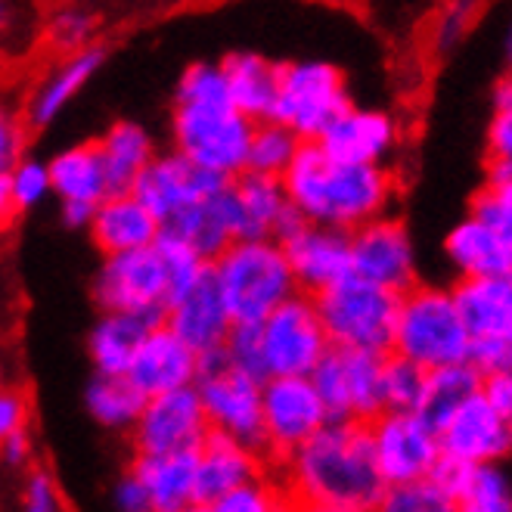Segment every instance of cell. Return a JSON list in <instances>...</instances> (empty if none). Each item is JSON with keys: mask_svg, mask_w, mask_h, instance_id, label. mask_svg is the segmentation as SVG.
I'll return each mask as SVG.
<instances>
[{"mask_svg": "<svg viewBox=\"0 0 512 512\" xmlns=\"http://www.w3.org/2000/svg\"><path fill=\"white\" fill-rule=\"evenodd\" d=\"M184 512H218V506L215 503H202V500H196L190 509H184Z\"/></svg>", "mask_w": 512, "mask_h": 512, "instance_id": "obj_57", "label": "cell"}, {"mask_svg": "<svg viewBox=\"0 0 512 512\" xmlns=\"http://www.w3.org/2000/svg\"><path fill=\"white\" fill-rule=\"evenodd\" d=\"M32 460H35L32 429L10 435L7 441H0V463H4L7 469H28V466H32Z\"/></svg>", "mask_w": 512, "mask_h": 512, "instance_id": "obj_52", "label": "cell"}, {"mask_svg": "<svg viewBox=\"0 0 512 512\" xmlns=\"http://www.w3.org/2000/svg\"><path fill=\"white\" fill-rule=\"evenodd\" d=\"M32 429V401L10 382H0V441Z\"/></svg>", "mask_w": 512, "mask_h": 512, "instance_id": "obj_47", "label": "cell"}, {"mask_svg": "<svg viewBox=\"0 0 512 512\" xmlns=\"http://www.w3.org/2000/svg\"><path fill=\"white\" fill-rule=\"evenodd\" d=\"M348 103L345 75L333 63H320V59L283 63L270 122H280L298 140H317Z\"/></svg>", "mask_w": 512, "mask_h": 512, "instance_id": "obj_7", "label": "cell"}, {"mask_svg": "<svg viewBox=\"0 0 512 512\" xmlns=\"http://www.w3.org/2000/svg\"><path fill=\"white\" fill-rule=\"evenodd\" d=\"M481 0H447L435 19V50H454L466 41L478 19Z\"/></svg>", "mask_w": 512, "mask_h": 512, "instance_id": "obj_44", "label": "cell"}, {"mask_svg": "<svg viewBox=\"0 0 512 512\" xmlns=\"http://www.w3.org/2000/svg\"><path fill=\"white\" fill-rule=\"evenodd\" d=\"M426 376L429 370H423L395 351H388L382 357V407L416 413L426 391Z\"/></svg>", "mask_w": 512, "mask_h": 512, "instance_id": "obj_39", "label": "cell"}, {"mask_svg": "<svg viewBox=\"0 0 512 512\" xmlns=\"http://www.w3.org/2000/svg\"><path fill=\"white\" fill-rule=\"evenodd\" d=\"M19 512H66L63 485L47 466H28L19 491Z\"/></svg>", "mask_w": 512, "mask_h": 512, "instance_id": "obj_43", "label": "cell"}, {"mask_svg": "<svg viewBox=\"0 0 512 512\" xmlns=\"http://www.w3.org/2000/svg\"><path fill=\"white\" fill-rule=\"evenodd\" d=\"M103 47H81L66 53L59 63L50 69V75L41 78V84L35 87L32 100H28V125L32 128H44L53 118L63 112L75 97L78 90L94 78V72L103 66Z\"/></svg>", "mask_w": 512, "mask_h": 512, "instance_id": "obj_28", "label": "cell"}, {"mask_svg": "<svg viewBox=\"0 0 512 512\" xmlns=\"http://www.w3.org/2000/svg\"><path fill=\"white\" fill-rule=\"evenodd\" d=\"M112 509L115 512H149L146 488H143V481L137 478V472L131 466L115 478V485H112Z\"/></svg>", "mask_w": 512, "mask_h": 512, "instance_id": "obj_49", "label": "cell"}, {"mask_svg": "<svg viewBox=\"0 0 512 512\" xmlns=\"http://www.w3.org/2000/svg\"><path fill=\"white\" fill-rule=\"evenodd\" d=\"M267 469V457L258 447H249L221 432H208L196 447V494L202 503H218L233 488Z\"/></svg>", "mask_w": 512, "mask_h": 512, "instance_id": "obj_24", "label": "cell"}, {"mask_svg": "<svg viewBox=\"0 0 512 512\" xmlns=\"http://www.w3.org/2000/svg\"><path fill=\"white\" fill-rule=\"evenodd\" d=\"M212 277L233 323H261L298 283L277 239H233L212 261Z\"/></svg>", "mask_w": 512, "mask_h": 512, "instance_id": "obj_3", "label": "cell"}, {"mask_svg": "<svg viewBox=\"0 0 512 512\" xmlns=\"http://www.w3.org/2000/svg\"><path fill=\"white\" fill-rule=\"evenodd\" d=\"M146 395L128 376L94 373L84 388V410L106 432H131Z\"/></svg>", "mask_w": 512, "mask_h": 512, "instance_id": "obj_34", "label": "cell"}, {"mask_svg": "<svg viewBox=\"0 0 512 512\" xmlns=\"http://www.w3.org/2000/svg\"><path fill=\"white\" fill-rule=\"evenodd\" d=\"M370 512H457V506L454 497L438 481L423 478V481H410V485L385 488V494Z\"/></svg>", "mask_w": 512, "mask_h": 512, "instance_id": "obj_40", "label": "cell"}, {"mask_svg": "<svg viewBox=\"0 0 512 512\" xmlns=\"http://www.w3.org/2000/svg\"><path fill=\"white\" fill-rule=\"evenodd\" d=\"M208 419L196 385L146 398L131 435L134 454H190L208 438Z\"/></svg>", "mask_w": 512, "mask_h": 512, "instance_id": "obj_15", "label": "cell"}, {"mask_svg": "<svg viewBox=\"0 0 512 512\" xmlns=\"http://www.w3.org/2000/svg\"><path fill=\"white\" fill-rule=\"evenodd\" d=\"M478 391H481V373L469 364V360L429 370L423 401H419L416 413L423 416L432 429H441L450 419V413H454L463 401H469L472 395H478Z\"/></svg>", "mask_w": 512, "mask_h": 512, "instance_id": "obj_35", "label": "cell"}, {"mask_svg": "<svg viewBox=\"0 0 512 512\" xmlns=\"http://www.w3.org/2000/svg\"><path fill=\"white\" fill-rule=\"evenodd\" d=\"M367 426H370L373 457L385 488L423 481L435 472L441 460L438 429H432L419 413L382 410Z\"/></svg>", "mask_w": 512, "mask_h": 512, "instance_id": "obj_13", "label": "cell"}, {"mask_svg": "<svg viewBox=\"0 0 512 512\" xmlns=\"http://www.w3.org/2000/svg\"><path fill=\"white\" fill-rule=\"evenodd\" d=\"M224 78L230 90V103L252 122H267L270 109H274L277 97V75L280 66L267 63L264 56L255 53H230L224 63Z\"/></svg>", "mask_w": 512, "mask_h": 512, "instance_id": "obj_32", "label": "cell"}, {"mask_svg": "<svg viewBox=\"0 0 512 512\" xmlns=\"http://www.w3.org/2000/svg\"><path fill=\"white\" fill-rule=\"evenodd\" d=\"M224 190L218 196H212V199H205V202L180 208L177 215H171L162 224V233H171L177 239H184V243L190 249H196L208 264H212L233 243V239H236L233 221H230V212H227V196H224Z\"/></svg>", "mask_w": 512, "mask_h": 512, "instance_id": "obj_29", "label": "cell"}, {"mask_svg": "<svg viewBox=\"0 0 512 512\" xmlns=\"http://www.w3.org/2000/svg\"><path fill=\"white\" fill-rule=\"evenodd\" d=\"M441 457L466 466L503 463L512 457V426L485 401V395H472L463 401L447 423L438 429Z\"/></svg>", "mask_w": 512, "mask_h": 512, "instance_id": "obj_18", "label": "cell"}, {"mask_svg": "<svg viewBox=\"0 0 512 512\" xmlns=\"http://www.w3.org/2000/svg\"><path fill=\"white\" fill-rule=\"evenodd\" d=\"M382 357L376 351L336 348L320 357L311 370V382L329 413V419H351V423H370L382 407Z\"/></svg>", "mask_w": 512, "mask_h": 512, "instance_id": "obj_10", "label": "cell"}, {"mask_svg": "<svg viewBox=\"0 0 512 512\" xmlns=\"http://www.w3.org/2000/svg\"><path fill=\"white\" fill-rule=\"evenodd\" d=\"M457 512H512V478L500 463L469 466L454 491Z\"/></svg>", "mask_w": 512, "mask_h": 512, "instance_id": "obj_36", "label": "cell"}, {"mask_svg": "<svg viewBox=\"0 0 512 512\" xmlns=\"http://www.w3.org/2000/svg\"><path fill=\"white\" fill-rule=\"evenodd\" d=\"M351 274L391 292H407L419 283V252L410 227L391 212L348 233Z\"/></svg>", "mask_w": 512, "mask_h": 512, "instance_id": "obj_14", "label": "cell"}, {"mask_svg": "<svg viewBox=\"0 0 512 512\" xmlns=\"http://www.w3.org/2000/svg\"><path fill=\"white\" fill-rule=\"evenodd\" d=\"M174 103H199V106H233L230 103V90L221 66H208L196 63L184 72L177 84V97Z\"/></svg>", "mask_w": 512, "mask_h": 512, "instance_id": "obj_41", "label": "cell"}, {"mask_svg": "<svg viewBox=\"0 0 512 512\" xmlns=\"http://www.w3.org/2000/svg\"><path fill=\"white\" fill-rule=\"evenodd\" d=\"M280 246L298 283V292L317 295L320 289L351 274V246L345 230L301 221L280 239Z\"/></svg>", "mask_w": 512, "mask_h": 512, "instance_id": "obj_20", "label": "cell"}, {"mask_svg": "<svg viewBox=\"0 0 512 512\" xmlns=\"http://www.w3.org/2000/svg\"><path fill=\"white\" fill-rule=\"evenodd\" d=\"M255 122L233 106L174 103V153L224 180L246 171Z\"/></svg>", "mask_w": 512, "mask_h": 512, "instance_id": "obj_6", "label": "cell"}, {"mask_svg": "<svg viewBox=\"0 0 512 512\" xmlns=\"http://www.w3.org/2000/svg\"><path fill=\"white\" fill-rule=\"evenodd\" d=\"M90 32H94V19L78 10H63L50 19V44L59 47L63 53L87 47Z\"/></svg>", "mask_w": 512, "mask_h": 512, "instance_id": "obj_48", "label": "cell"}, {"mask_svg": "<svg viewBox=\"0 0 512 512\" xmlns=\"http://www.w3.org/2000/svg\"><path fill=\"white\" fill-rule=\"evenodd\" d=\"M97 153H100V162H103L106 190L109 193H131L140 171L156 159L153 137H149L134 122L112 125L97 140Z\"/></svg>", "mask_w": 512, "mask_h": 512, "instance_id": "obj_33", "label": "cell"}, {"mask_svg": "<svg viewBox=\"0 0 512 512\" xmlns=\"http://www.w3.org/2000/svg\"><path fill=\"white\" fill-rule=\"evenodd\" d=\"M261 382L258 376L233 367L218 351L202 357L196 376V391L208 419V429L236 438L264 454V429H261Z\"/></svg>", "mask_w": 512, "mask_h": 512, "instance_id": "obj_8", "label": "cell"}, {"mask_svg": "<svg viewBox=\"0 0 512 512\" xmlns=\"http://www.w3.org/2000/svg\"><path fill=\"white\" fill-rule=\"evenodd\" d=\"M7 180H10V196H13L16 212L38 205L50 193V171H47V165L32 162V159H19L7 171Z\"/></svg>", "mask_w": 512, "mask_h": 512, "instance_id": "obj_45", "label": "cell"}, {"mask_svg": "<svg viewBox=\"0 0 512 512\" xmlns=\"http://www.w3.org/2000/svg\"><path fill=\"white\" fill-rule=\"evenodd\" d=\"M314 298L329 345L388 354L395 339L401 295L354 274L320 289Z\"/></svg>", "mask_w": 512, "mask_h": 512, "instance_id": "obj_5", "label": "cell"}, {"mask_svg": "<svg viewBox=\"0 0 512 512\" xmlns=\"http://www.w3.org/2000/svg\"><path fill=\"white\" fill-rule=\"evenodd\" d=\"M215 506L218 512H295V497L289 494L283 475H270L264 469L246 485L224 494Z\"/></svg>", "mask_w": 512, "mask_h": 512, "instance_id": "obj_38", "label": "cell"}, {"mask_svg": "<svg viewBox=\"0 0 512 512\" xmlns=\"http://www.w3.org/2000/svg\"><path fill=\"white\" fill-rule=\"evenodd\" d=\"M22 125L0 106V174H7L22 159Z\"/></svg>", "mask_w": 512, "mask_h": 512, "instance_id": "obj_51", "label": "cell"}, {"mask_svg": "<svg viewBox=\"0 0 512 512\" xmlns=\"http://www.w3.org/2000/svg\"><path fill=\"white\" fill-rule=\"evenodd\" d=\"M503 47H506V66H509L506 75L512 78V22H509V28H506V44H503Z\"/></svg>", "mask_w": 512, "mask_h": 512, "instance_id": "obj_56", "label": "cell"}, {"mask_svg": "<svg viewBox=\"0 0 512 512\" xmlns=\"http://www.w3.org/2000/svg\"><path fill=\"white\" fill-rule=\"evenodd\" d=\"M481 395L512 426V370L481 376Z\"/></svg>", "mask_w": 512, "mask_h": 512, "instance_id": "obj_50", "label": "cell"}, {"mask_svg": "<svg viewBox=\"0 0 512 512\" xmlns=\"http://www.w3.org/2000/svg\"><path fill=\"white\" fill-rule=\"evenodd\" d=\"M10 22H13V4L10 0H0V35L7 32Z\"/></svg>", "mask_w": 512, "mask_h": 512, "instance_id": "obj_55", "label": "cell"}, {"mask_svg": "<svg viewBox=\"0 0 512 512\" xmlns=\"http://www.w3.org/2000/svg\"><path fill=\"white\" fill-rule=\"evenodd\" d=\"M485 159L488 171L512 174V106H500L491 112L485 131Z\"/></svg>", "mask_w": 512, "mask_h": 512, "instance_id": "obj_46", "label": "cell"}, {"mask_svg": "<svg viewBox=\"0 0 512 512\" xmlns=\"http://www.w3.org/2000/svg\"><path fill=\"white\" fill-rule=\"evenodd\" d=\"M329 423V413L317 395L311 376H267L261 382V429L264 457L286 460L295 447Z\"/></svg>", "mask_w": 512, "mask_h": 512, "instance_id": "obj_11", "label": "cell"}, {"mask_svg": "<svg viewBox=\"0 0 512 512\" xmlns=\"http://www.w3.org/2000/svg\"><path fill=\"white\" fill-rule=\"evenodd\" d=\"M469 348L472 339L450 286L419 280L401 292L391 351L413 360L423 370H438L469 360Z\"/></svg>", "mask_w": 512, "mask_h": 512, "instance_id": "obj_4", "label": "cell"}, {"mask_svg": "<svg viewBox=\"0 0 512 512\" xmlns=\"http://www.w3.org/2000/svg\"><path fill=\"white\" fill-rule=\"evenodd\" d=\"M94 298L100 311L137 314L159 323L168 308V277L156 243L146 249L106 255L94 283Z\"/></svg>", "mask_w": 512, "mask_h": 512, "instance_id": "obj_12", "label": "cell"}, {"mask_svg": "<svg viewBox=\"0 0 512 512\" xmlns=\"http://www.w3.org/2000/svg\"><path fill=\"white\" fill-rule=\"evenodd\" d=\"M301 140L283 128L280 122H255L252 140H249V156H246V171L270 174V177H283L289 162L295 159Z\"/></svg>", "mask_w": 512, "mask_h": 512, "instance_id": "obj_37", "label": "cell"}, {"mask_svg": "<svg viewBox=\"0 0 512 512\" xmlns=\"http://www.w3.org/2000/svg\"><path fill=\"white\" fill-rule=\"evenodd\" d=\"M149 326H153V320H143L137 314L103 311L87 336V357L94 364V373L125 376Z\"/></svg>", "mask_w": 512, "mask_h": 512, "instance_id": "obj_31", "label": "cell"}, {"mask_svg": "<svg viewBox=\"0 0 512 512\" xmlns=\"http://www.w3.org/2000/svg\"><path fill=\"white\" fill-rule=\"evenodd\" d=\"M131 469L146 488L149 512H184L196 494V450L190 454H134Z\"/></svg>", "mask_w": 512, "mask_h": 512, "instance_id": "obj_27", "label": "cell"}, {"mask_svg": "<svg viewBox=\"0 0 512 512\" xmlns=\"http://www.w3.org/2000/svg\"><path fill=\"white\" fill-rule=\"evenodd\" d=\"M224 196H227V212H230L236 239L267 236V239H277L280 243L289 230H295L301 221H305L289 205L280 177L243 171L230 180Z\"/></svg>", "mask_w": 512, "mask_h": 512, "instance_id": "obj_16", "label": "cell"}, {"mask_svg": "<svg viewBox=\"0 0 512 512\" xmlns=\"http://www.w3.org/2000/svg\"><path fill=\"white\" fill-rule=\"evenodd\" d=\"M13 215H16V205L10 196V180H7V174H0V227H4Z\"/></svg>", "mask_w": 512, "mask_h": 512, "instance_id": "obj_53", "label": "cell"}, {"mask_svg": "<svg viewBox=\"0 0 512 512\" xmlns=\"http://www.w3.org/2000/svg\"><path fill=\"white\" fill-rule=\"evenodd\" d=\"M320 149L348 165H385L401 146V122L385 109L348 103L317 137Z\"/></svg>", "mask_w": 512, "mask_h": 512, "instance_id": "obj_17", "label": "cell"}, {"mask_svg": "<svg viewBox=\"0 0 512 512\" xmlns=\"http://www.w3.org/2000/svg\"><path fill=\"white\" fill-rule=\"evenodd\" d=\"M280 180L289 205L301 218L345 233L391 212L398 196V180L388 165L336 162L317 140H301Z\"/></svg>", "mask_w": 512, "mask_h": 512, "instance_id": "obj_1", "label": "cell"}, {"mask_svg": "<svg viewBox=\"0 0 512 512\" xmlns=\"http://www.w3.org/2000/svg\"><path fill=\"white\" fill-rule=\"evenodd\" d=\"M162 323L168 329H174V333L199 357H212V354L224 351L233 320H230V311L215 286L212 264H208L205 277H199L190 289H184L177 298L168 301Z\"/></svg>", "mask_w": 512, "mask_h": 512, "instance_id": "obj_21", "label": "cell"}, {"mask_svg": "<svg viewBox=\"0 0 512 512\" xmlns=\"http://www.w3.org/2000/svg\"><path fill=\"white\" fill-rule=\"evenodd\" d=\"M261 360L267 376H311L320 357L329 351L326 329L308 292L289 295L261 323Z\"/></svg>", "mask_w": 512, "mask_h": 512, "instance_id": "obj_9", "label": "cell"}, {"mask_svg": "<svg viewBox=\"0 0 512 512\" xmlns=\"http://www.w3.org/2000/svg\"><path fill=\"white\" fill-rule=\"evenodd\" d=\"M47 171H50V190L63 205L97 208V202L109 196L97 143H78L63 149L59 156H53Z\"/></svg>", "mask_w": 512, "mask_h": 512, "instance_id": "obj_30", "label": "cell"}, {"mask_svg": "<svg viewBox=\"0 0 512 512\" xmlns=\"http://www.w3.org/2000/svg\"><path fill=\"white\" fill-rule=\"evenodd\" d=\"M227 184L230 180L199 168L196 162L184 159L180 153H171V156H156L149 162L140 171L131 193L165 224L180 208L218 196Z\"/></svg>", "mask_w": 512, "mask_h": 512, "instance_id": "obj_19", "label": "cell"}, {"mask_svg": "<svg viewBox=\"0 0 512 512\" xmlns=\"http://www.w3.org/2000/svg\"><path fill=\"white\" fill-rule=\"evenodd\" d=\"M199 367H202V357L180 339L174 329H168L159 320L149 326V333L143 336L125 376L143 391L146 398H153V395H165V391H174V388L196 385Z\"/></svg>", "mask_w": 512, "mask_h": 512, "instance_id": "obj_22", "label": "cell"}, {"mask_svg": "<svg viewBox=\"0 0 512 512\" xmlns=\"http://www.w3.org/2000/svg\"><path fill=\"white\" fill-rule=\"evenodd\" d=\"M441 252L457 280L512 274V233L472 212L447 230Z\"/></svg>", "mask_w": 512, "mask_h": 512, "instance_id": "obj_23", "label": "cell"}, {"mask_svg": "<svg viewBox=\"0 0 512 512\" xmlns=\"http://www.w3.org/2000/svg\"><path fill=\"white\" fill-rule=\"evenodd\" d=\"M295 512H364V509L336 506V503H295Z\"/></svg>", "mask_w": 512, "mask_h": 512, "instance_id": "obj_54", "label": "cell"}, {"mask_svg": "<svg viewBox=\"0 0 512 512\" xmlns=\"http://www.w3.org/2000/svg\"><path fill=\"white\" fill-rule=\"evenodd\" d=\"M87 230L103 255H118L153 246L162 233V221L134 193H109L97 202Z\"/></svg>", "mask_w": 512, "mask_h": 512, "instance_id": "obj_26", "label": "cell"}, {"mask_svg": "<svg viewBox=\"0 0 512 512\" xmlns=\"http://www.w3.org/2000/svg\"><path fill=\"white\" fill-rule=\"evenodd\" d=\"M450 292L472 342H512V274L454 280Z\"/></svg>", "mask_w": 512, "mask_h": 512, "instance_id": "obj_25", "label": "cell"}, {"mask_svg": "<svg viewBox=\"0 0 512 512\" xmlns=\"http://www.w3.org/2000/svg\"><path fill=\"white\" fill-rule=\"evenodd\" d=\"M469 212L512 233V174L485 171V184L475 190Z\"/></svg>", "mask_w": 512, "mask_h": 512, "instance_id": "obj_42", "label": "cell"}, {"mask_svg": "<svg viewBox=\"0 0 512 512\" xmlns=\"http://www.w3.org/2000/svg\"><path fill=\"white\" fill-rule=\"evenodd\" d=\"M295 503H336L370 512L385 494L367 423L329 419L305 444L280 460Z\"/></svg>", "mask_w": 512, "mask_h": 512, "instance_id": "obj_2", "label": "cell"}]
</instances>
